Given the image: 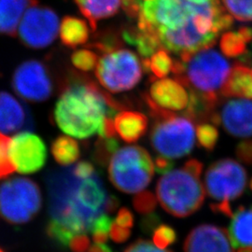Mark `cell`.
I'll list each match as a JSON object with an SVG mask.
<instances>
[{"label":"cell","instance_id":"6da1fadb","mask_svg":"<svg viewBox=\"0 0 252 252\" xmlns=\"http://www.w3.org/2000/svg\"><path fill=\"white\" fill-rule=\"evenodd\" d=\"M45 183L50 215L46 234L60 249H67L74 236L91 233L94 221L109 214L111 194L97 172L81 178L73 166L55 168L46 173Z\"/></svg>","mask_w":252,"mask_h":252},{"label":"cell","instance_id":"7a4b0ae2","mask_svg":"<svg viewBox=\"0 0 252 252\" xmlns=\"http://www.w3.org/2000/svg\"><path fill=\"white\" fill-rule=\"evenodd\" d=\"M122 108L87 79L73 80L63 88L54 109V120L64 134L85 139L94 135L108 116Z\"/></svg>","mask_w":252,"mask_h":252},{"label":"cell","instance_id":"3957f363","mask_svg":"<svg viewBox=\"0 0 252 252\" xmlns=\"http://www.w3.org/2000/svg\"><path fill=\"white\" fill-rule=\"evenodd\" d=\"M203 163L189 159L176 170L164 174L156 187L157 199L162 208L176 218L190 216L205 202V189L201 181Z\"/></svg>","mask_w":252,"mask_h":252},{"label":"cell","instance_id":"277c9868","mask_svg":"<svg viewBox=\"0 0 252 252\" xmlns=\"http://www.w3.org/2000/svg\"><path fill=\"white\" fill-rule=\"evenodd\" d=\"M180 57L174 60L175 79L189 91L220 100V91L232 69L225 57L211 47Z\"/></svg>","mask_w":252,"mask_h":252},{"label":"cell","instance_id":"5b68a950","mask_svg":"<svg viewBox=\"0 0 252 252\" xmlns=\"http://www.w3.org/2000/svg\"><path fill=\"white\" fill-rule=\"evenodd\" d=\"M153 118L150 141L153 150L167 159H180L192 152L196 140L195 124L184 114L156 107L144 96Z\"/></svg>","mask_w":252,"mask_h":252},{"label":"cell","instance_id":"8992f818","mask_svg":"<svg viewBox=\"0 0 252 252\" xmlns=\"http://www.w3.org/2000/svg\"><path fill=\"white\" fill-rule=\"evenodd\" d=\"M248 183V173L240 162L224 158L212 162L205 175V187L213 202L210 208L214 213L233 216L230 203L243 194Z\"/></svg>","mask_w":252,"mask_h":252},{"label":"cell","instance_id":"52a82bcc","mask_svg":"<svg viewBox=\"0 0 252 252\" xmlns=\"http://www.w3.org/2000/svg\"><path fill=\"white\" fill-rule=\"evenodd\" d=\"M108 177L119 190L138 193L151 183L155 172L149 152L140 146H127L118 150L108 163Z\"/></svg>","mask_w":252,"mask_h":252},{"label":"cell","instance_id":"ba28073f","mask_svg":"<svg viewBox=\"0 0 252 252\" xmlns=\"http://www.w3.org/2000/svg\"><path fill=\"white\" fill-rule=\"evenodd\" d=\"M41 207V190L34 180L12 178L0 184V213L9 224L20 225L31 221Z\"/></svg>","mask_w":252,"mask_h":252},{"label":"cell","instance_id":"9c48e42d","mask_svg":"<svg viewBox=\"0 0 252 252\" xmlns=\"http://www.w3.org/2000/svg\"><path fill=\"white\" fill-rule=\"evenodd\" d=\"M101 54L95 76L106 90L118 94L132 90L138 84L143 66L135 53L118 46Z\"/></svg>","mask_w":252,"mask_h":252},{"label":"cell","instance_id":"30bf717a","mask_svg":"<svg viewBox=\"0 0 252 252\" xmlns=\"http://www.w3.org/2000/svg\"><path fill=\"white\" fill-rule=\"evenodd\" d=\"M59 19L54 10L36 3L27 9L18 27L20 40L32 49H43L56 38Z\"/></svg>","mask_w":252,"mask_h":252},{"label":"cell","instance_id":"8fae6325","mask_svg":"<svg viewBox=\"0 0 252 252\" xmlns=\"http://www.w3.org/2000/svg\"><path fill=\"white\" fill-rule=\"evenodd\" d=\"M12 87L23 99L39 103L48 99L54 91V84L47 66L37 60L21 63L12 77Z\"/></svg>","mask_w":252,"mask_h":252},{"label":"cell","instance_id":"7c38bea8","mask_svg":"<svg viewBox=\"0 0 252 252\" xmlns=\"http://www.w3.org/2000/svg\"><path fill=\"white\" fill-rule=\"evenodd\" d=\"M9 157L15 171L28 175L41 170L47 161V148L38 135L30 132L19 133L10 139Z\"/></svg>","mask_w":252,"mask_h":252},{"label":"cell","instance_id":"4fadbf2b","mask_svg":"<svg viewBox=\"0 0 252 252\" xmlns=\"http://www.w3.org/2000/svg\"><path fill=\"white\" fill-rule=\"evenodd\" d=\"M224 228L201 224L193 228L184 241V252H234Z\"/></svg>","mask_w":252,"mask_h":252},{"label":"cell","instance_id":"5bb4252c","mask_svg":"<svg viewBox=\"0 0 252 252\" xmlns=\"http://www.w3.org/2000/svg\"><path fill=\"white\" fill-rule=\"evenodd\" d=\"M34 119L27 106L7 92H0V132L19 134L34 129Z\"/></svg>","mask_w":252,"mask_h":252},{"label":"cell","instance_id":"9a60e30c","mask_svg":"<svg viewBox=\"0 0 252 252\" xmlns=\"http://www.w3.org/2000/svg\"><path fill=\"white\" fill-rule=\"evenodd\" d=\"M145 96L156 107L173 112L186 109L189 103V92L176 79L154 80Z\"/></svg>","mask_w":252,"mask_h":252},{"label":"cell","instance_id":"2e32d148","mask_svg":"<svg viewBox=\"0 0 252 252\" xmlns=\"http://www.w3.org/2000/svg\"><path fill=\"white\" fill-rule=\"evenodd\" d=\"M220 125L228 134L235 137L252 135V100L232 99L227 101L219 111Z\"/></svg>","mask_w":252,"mask_h":252},{"label":"cell","instance_id":"e0dca14e","mask_svg":"<svg viewBox=\"0 0 252 252\" xmlns=\"http://www.w3.org/2000/svg\"><path fill=\"white\" fill-rule=\"evenodd\" d=\"M114 125L119 136L127 143H133L147 133L149 120L141 112L125 110L116 114Z\"/></svg>","mask_w":252,"mask_h":252},{"label":"cell","instance_id":"ac0fdd59","mask_svg":"<svg viewBox=\"0 0 252 252\" xmlns=\"http://www.w3.org/2000/svg\"><path fill=\"white\" fill-rule=\"evenodd\" d=\"M223 97L252 99V67L245 63H235L224 86L220 91Z\"/></svg>","mask_w":252,"mask_h":252},{"label":"cell","instance_id":"d6986e66","mask_svg":"<svg viewBox=\"0 0 252 252\" xmlns=\"http://www.w3.org/2000/svg\"><path fill=\"white\" fill-rule=\"evenodd\" d=\"M36 0H0V35L16 36L19 23Z\"/></svg>","mask_w":252,"mask_h":252},{"label":"cell","instance_id":"ffe728a7","mask_svg":"<svg viewBox=\"0 0 252 252\" xmlns=\"http://www.w3.org/2000/svg\"><path fill=\"white\" fill-rule=\"evenodd\" d=\"M82 15L88 20L92 31H95L101 20L110 18L118 12L122 0H74Z\"/></svg>","mask_w":252,"mask_h":252},{"label":"cell","instance_id":"44dd1931","mask_svg":"<svg viewBox=\"0 0 252 252\" xmlns=\"http://www.w3.org/2000/svg\"><path fill=\"white\" fill-rule=\"evenodd\" d=\"M231 218L229 235L234 247L252 248V206L238 207Z\"/></svg>","mask_w":252,"mask_h":252},{"label":"cell","instance_id":"7402d4cb","mask_svg":"<svg viewBox=\"0 0 252 252\" xmlns=\"http://www.w3.org/2000/svg\"><path fill=\"white\" fill-rule=\"evenodd\" d=\"M122 36L126 43L135 46L137 52L145 58L151 57L162 48L159 37L152 30L130 27L123 31Z\"/></svg>","mask_w":252,"mask_h":252},{"label":"cell","instance_id":"603a6c76","mask_svg":"<svg viewBox=\"0 0 252 252\" xmlns=\"http://www.w3.org/2000/svg\"><path fill=\"white\" fill-rule=\"evenodd\" d=\"M89 27L80 18L65 16L60 27V39L63 45L76 48L83 45L89 39Z\"/></svg>","mask_w":252,"mask_h":252},{"label":"cell","instance_id":"cb8c5ba5","mask_svg":"<svg viewBox=\"0 0 252 252\" xmlns=\"http://www.w3.org/2000/svg\"><path fill=\"white\" fill-rule=\"evenodd\" d=\"M252 40V28L242 27L224 33L220 39V49L226 56L237 57L245 54L247 45Z\"/></svg>","mask_w":252,"mask_h":252},{"label":"cell","instance_id":"d4e9b609","mask_svg":"<svg viewBox=\"0 0 252 252\" xmlns=\"http://www.w3.org/2000/svg\"><path fill=\"white\" fill-rule=\"evenodd\" d=\"M51 151L54 160L61 165H70L77 162L81 156L78 142L66 135L56 137L52 143Z\"/></svg>","mask_w":252,"mask_h":252},{"label":"cell","instance_id":"484cf974","mask_svg":"<svg viewBox=\"0 0 252 252\" xmlns=\"http://www.w3.org/2000/svg\"><path fill=\"white\" fill-rule=\"evenodd\" d=\"M143 70L148 74H151L152 81L157 79H162L172 72L174 66V60L170 54L164 49L161 48L156 53L142 61Z\"/></svg>","mask_w":252,"mask_h":252},{"label":"cell","instance_id":"4316f807","mask_svg":"<svg viewBox=\"0 0 252 252\" xmlns=\"http://www.w3.org/2000/svg\"><path fill=\"white\" fill-rule=\"evenodd\" d=\"M196 139L199 147L207 152H212L219 140V131L215 125L211 123H202L196 127Z\"/></svg>","mask_w":252,"mask_h":252},{"label":"cell","instance_id":"83f0119b","mask_svg":"<svg viewBox=\"0 0 252 252\" xmlns=\"http://www.w3.org/2000/svg\"><path fill=\"white\" fill-rule=\"evenodd\" d=\"M119 150V142L115 137L103 138L100 137L94 146V160L101 166L107 165L109 159Z\"/></svg>","mask_w":252,"mask_h":252},{"label":"cell","instance_id":"f1b7e54d","mask_svg":"<svg viewBox=\"0 0 252 252\" xmlns=\"http://www.w3.org/2000/svg\"><path fill=\"white\" fill-rule=\"evenodd\" d=\"M226 11L240 22H252V0H222Z\"/></svg>","mask_w":252,"mask_h":252},{"label":"cell","instance_id":"f546056e","mask_svg":"<svg viewBox=\"0 0 252 252\" xmlns=\"http://www.w3.org/2000/svg\"><path fill=\"white\" fill-rule=\"evenodd\" d=\"M71 62L73 65L81 71L88 72L96 67L98 62V55L96 53L83 49L73 53L71 55Z\"/></svg>","mask_w":252,"mask_h":252},{"label":"cell","instance_id":"4dcf8cb0","mask_svg":"<svg viewBox=\"0 0 252 252\" xmlns=\"http://www.w3.org/2000/svg\"><path fill=\"white\" fill-rule=\"evenodd\" d=\"M153 244L159 249L164 250L177 241L175 229L167 224H159L153 232Z\"/></svg>","mask_w":252,"mask_h":252},{"label":"cell","instance_id":"1f68e13d","mask_svg":"<svg viewBox=\"0 0 252 252\" xmlns=\"http://www.w3.org/2000/svg\"><path fill=\"white\" fill-rule=\"evenodd\" d=\"M9 137L0 133V180L6 179L15 171L9 157Z\"/></svg>","mask_w":252,"mask_h":252},{"label":"cell","instance_id":"d6a6232c","mask_svg":"<svg viewBox=\"0 0 252 252\" xmlns=\"http://www.w3.org/2000/svg\"><path fill=\"white\" fill-rule=\"evenodd\" d=\"M112 219L108 214L99 217L94 223L91 234L95 244H105L108 241Z\"/></svg>","mask_w":252,"mask_h":252},{"label":"cell","instance_id":"836d02e7","mask_svg":"<svg viewBox=\"0 0 252 252\" xmlns=\"http://www.w3.org/2000/svg\"><path fill=\"white\" fill-rule=\"evenodd\" d=\"M157 200L155 195L151 191L142 190L138 192L133 199V206L138 213L148 215L153 213L156 209Z\"/></svg>","mask_w":252,"mask_h":252},{"label":"cell","instance_id":"e575fe53","mask_svg":"<svg viewBox=\"0 0 252 252\" xmlns=\"http://www.w3.org/2000/svg\"><path fill=\"white\" fill-rule=\"evenodd\" d=\"M235 155L240 162L252 165V139L240 141L235 148Z\"/></svg>","mask_w":252,"mask_h":252},{"label":"cell","instance_id":"d590c367","mask_svg":"<svg viewBox=\"0 0 252 252\" xmlns=\"http://www.w3.org/2000/svg\"><path fill=\"white\" fill-rule=\"evenodd\" d=\"M124 252H172L171 251H165L159 249L154 244L144 240L138 239L133 244H131Z\"/></svg>","mask_w":252,"mask_h":252},{"label":"cell","instance_id":"8d00e7d4","mask_svg":"<svg viewBox=\"0 0 252 252\" xmlns=\"http://www.w3.org/2000/svg\"><path fill=\"white\" fill-rule=\"evenodd\" d=\"M131 235V230L129 228L122 227L116 222L112 221V224L109 230L110 238L116 243H124L127 239H129Z\"/></svg>","mask_w":252,"mask_h":252},{"label":"cell","instance_id":"74e56055","mask_svg":"<svg viewBox=\"0 0 252 252\" xmlns=\"http://www.w3.org/2000/svg\"><path fill=\"white\" fill-rule=\"evenodd\" d=\"M72 252H86L90 249V239L87 234H78L74 236L68 247Z\"/></svg>","mask_w":252,"mask_h":252},{"label":"cell","instance_id":"f35d334b","mask_svg":"<svg viewBox=\"0 0 252 252\" xmlns=\"http://www.w3.org/2000/svg\"><path fill=\"white\" fill-rule=\"evenodd\" d=\"M114 117L108 116L104 120L102 126L98 130V135L103 138H112L116 135V129L114 125Z\"/></svg>","mask_w":252,"mask_h":252},{"label":"cell","instance_id":"ab89813d","mask_svg":"<svg viewBox=\"0 0 252 252\" xmlns=\"http://www.w3.org/2000/svg\"><path fill=\"white\" fill-rule=\"evenodd\" d=\"M115 222L122 227L130 229L134 226V215L128 208L123 207L118 211Z\"/></svg>","mask_w":252,"mask_h":252},{"label":"cell","instance_id":"60d3db41","mask_svg":"<svg viewBox=\"0 0 252 252\" xmlns=\"http://www.w3.org/2000/svg\"><path fill=\"white\" fill-rule=\"evenodd\" d=\"M160 224V218L153 213L145 215L141 221V228L146 234H153L154 229Z\"/></svg>","mask_w":252,"mask_h":252},{"label":"cell","instance_id":"b9f144b4","mask_svg":"<svg viewBox=\"0 0 252 252\" xmlns=\"http://www.w3.org/2000/svg\"><path fill=\"white\" fill-rule=\"evenodd\" d=\"M174 167V162L170 159L164 158L162 156H157L154 160V168L155 171L159 174H166L172 170Z\"/></svg>","mask_w":252,"mask_h":252},{"label":"cell","instance_id":"7bdbcfd3","mask_svg":"<svg viewBox=\"0 0 252 252\" xmlns=\"http://www.w3.org/2000/svg\"><path fill=\"white\" fill-rule=\"evenodd\" d=\"M87 252H113L112 250L106 244H95L91 246Z\"/></svg>","mask_w":252,"mask_h":252},{"label":"cell","instance_id":"ee69618b","mask_svg":"<svg viewBox=\"0 0 252 252\" xmlns=\"http://www.w3.org/2000/svg\"><path fill=\"white\" fill-rule=\"evenodd\" d=\"M237 252H252V248H240Z\"/></svg>","mask_w":252,"mask_h":252},{"label":"cell","instance_id":"f6af8a7d","mask_svg":"<svg viewBox=\"0 0 252 252\" xmlns=\"http://www.w3.org/2000/svg\"><path fill=\"white\" fill-rule=\"evenodd\" d=\"M192 2H196V3H203V2H208V1H212V0H189Z\"/></svg>","mask_w":252,"mask_h":252},{"label":"cell","instance_id":"bcb514c9","mask_svg":"<svg viewBox=\"0 0 252 252\" xmlns=\"http://www.w3.org/2000/svg\"><path fill=\"white\" fill-rule=\"evenodd\" d=\"M250 188H251V189L252 190V179L251 180V181H250Z\"/></svg>","mask_w":252,"mask_h":252},{"label":"cell","instance_id":"7dc6e473","mask_svg":"<svg viewBox=\"0 0 252 252\" xmlns=\"http://www.w3.org/2000/svg\"><path fill=\"white\" fill-rule=\"evenodd\" d=\"M0 252H5V251H4V250H2V249H1V248H0Z\"/></svg>","mask_w":252,"mask_h":252},{"label":"cell","instance_id":"c3c4849f","mask_svg":"<svg viewBox=\"0 0 252 252\" xmlns=\"http://www.w3.org/2000/svg\"><path fill=\"white\" fill-rule=\"evenodd\" d=\"M142 1H143V2H144V1H151V0H142Z\"/></svg>","mask_w":252,"mask_h":252}]
</instances>
